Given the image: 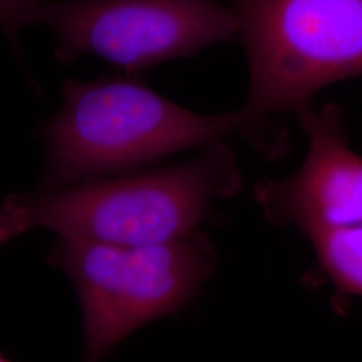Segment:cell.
Masks as SVG:
<instances>
[{
	"label": "cell",
	"instance_id": "cell-10",
	"mask_svg": "<svg viewBox=\"0 0 362 362\" xmlns=\"http://www.w3.org/2000/svg\"><path fill=\"white\" fill-rule=\"evenodd\" d=\"M7 360H8V358H6V356L0 351V362L7 361Z\"/></svg>",
	"mask_w": 362,
	"mask_h": 362
},
{
	"label": "cell",
	"instance_id": "cell-3",
	"mask_svg": "<svg viewBox=\"0 0 362 362\" xmlns=\"http://www.w3.org/2000/svg\"><path fill=\"white\" fill-rule=\"evenodd\" d=\"M61 239L54 257L77 290L83 356L90 361L145 325L182 309L218 264L216 248L200 231L141 246Z\"/></svg>",
	"mask_w": 362,
	"mask_h": 362
},
{
	"label": "cell",
	"instance_id": "cell-8",
	"mask_svg": "<svg viewBox=\"0 0 362 362\" xmlns=\"http://www.w3.org/2000/svg\"><path fill=\"white\" fill-rule=\"evenodd\" d=\"M33 228L26 196H7L0 204V246Z\"/></svg>",
	"mask_w": 362,
	"mask_h": 362
},
{
	"label": "cell",
	"instance_id": "cell-6",
	"mask_svg": "<svg viewBox=\"0 0 362 362\" xmlns=\"http://www.w3.org/2000/svg\"><path fill=\"white\" fill-rule=\"evenodd\" d=\"M296 116L308 136V155L285 179L255 185L263 216L305 236L362 224V156L350 148L342 109L310 104Z\"/></svg>",
	"mask_w": 362,
	"mask_h": 362
},
{
	"label": "cell",
	"instance_id": "cell-1",
	"mask_svg": "<svg viewBox=\"0 0 362 362\" xmlns=\"http://www.w3.org/2000/svg\"><path fill=\"white\" fill-rule=\"evenodd\" d=\"M240 137L276 160L288 140L272 119L238 110L203 116L175 104L136 78L69 79L62 106L46 128L55 187L122 175L169 156Z\"/></svg>",
	"mask_w": 362,
	"mask_h": 362
},
{
	"label": "cell",
	"instance_id": "cell-5",
	"mask_svg": "<svg viewBox=\"0 0 362 362\" xmlns=\"http://www.w3.org/2000/svg\"><path fill=\"white\" fill-rule=\"evenodd\" d=\"M19 18L52 30L62 62L93 55L128 74L239 39L233 8L214 0H22Z\"/></svg>",
	"mask_w": 362,
	"mask_h": 362
},
{
	"label": "cell",
	"instance_id": "cell-9",
	"mask_svg": "<svg viewBox=\"0 0 362 362\" xmlns=\"http://www.w3.org/2000/svg\"><path fill=\"white\" fill-rule=\"evenodd\" d=\"M21 1L22 0H0V28L16 52H19V34L23 28L19 18Z\"/></svg>",
	"mask_w": 362,
	"mask_h": 362
},
{
	"label": "cell",
	"instance_id": "cell-7",
	"mask_svg": "<svg viewBox=\"0 0 362 362\" xmlns=\"http://www.w3.org/2000/svg\"><path fill=\"white\" fill-rule=\"evenodd\" d=\"M306 238L337 290L362 297V224L321 230Z\"/></svg>",
	"mask_w": 362,
	"mask_h": 362
},
{
	"label": "cell",
	"instance_id": "cell-2",
	"mask_svg": "<svg viewBox=\"0 0 362 362\" xmlns=\"http://www.w3.org/2000/svg\"><path fill=\"white\" fill-rule=\"evenodd\" d=\"M242 185L236 153L223 140L175 167L55 187L27 203L34 228L64 239L141 246L196 233Z\"/></svg>",
	"mask_w": 362,
	"mask_h": 362
},
{
	"label": "cell",
	"instance_id": "cell-4",
	"mask_svg": "<svg viewBox=\"0 0 362 362\" xmlns=\"http://www.w3.org/2000/svg\"><path fill=\"white\" fill-rule=\"evenodd\" d=\"M231 1L252 116L297 115L326 86L362 77V0Z\"/></svg>",
	"mask_w": 362,
	"mask_h": 362
}]
</instances>
